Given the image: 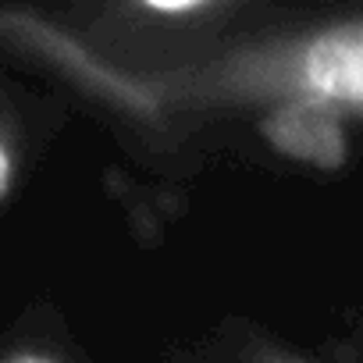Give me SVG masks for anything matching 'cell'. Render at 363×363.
<instances>
[{"label": "cell", "instance_id": "4", "mask_svg": "<svg viewBox=\"0 0 363 363\" xmlns=\"http://www.w3.org/2000/svg\"><path fill=\"white\" fill-rule=\"evenodd\" d=\"M235 363H306V359H299L296 352H289L274 342H246Z\"/></svg>", "mask_w": 363, "mask_h": 363}, {"label": "cell", "instance_id": "2", "mask_svg": "<svg viewBox=\"0 0 363 363\" xmlns=\"http://www.w3.org/2000/svg\"><path fill=\"white\" fill-rule=\"evenodd\" d=\"M40 143L36 107L15 89L8 65L0 61V211L18 193Z\"/></svg>", "mask_w": 363, "mask_h": 363}, {"label": "cell", "instance_id": "1", "mask_svg": "<svg viewBox=\"0 0 363 363\" xmlns=\"http://www.w3.org/2000/svg\"><path fill=\"white\" fill-rule=\"evenodd\" d=\"M75 89L114 107L153 114L174 107H324L363 118V22H338L260 43H242L221 57L182 65L167 75H132L89 54Z\"/></svg>", "mask_w": 363, "mask_h": 363}, {"label": "cell", "instance_id": "3", "mask_svg": "<svg viewBox=\"0 0 363 363\" xmlns=\"http://www.w3.org/2000/svg\"><path fill=\"white\" fill-rule=\"evenodd\" d=\"M0 363H79V359L50 324L29 317L8 338H0Z\"/></svg>", "mask_w": 363, "mask_h": 363}]
</instances>
